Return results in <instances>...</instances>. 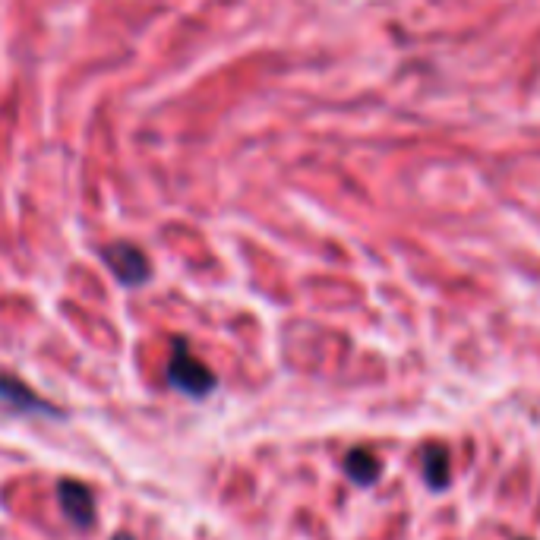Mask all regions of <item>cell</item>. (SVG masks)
<instances>
[{"mask_svg":"<svg viewBox=\"0 0 540 540\" xmlns=\"http://www.w3.org/2000/svg\"><path fill=\"white\" fill-rule=\"evenodd\" d=\"M168 386L180 395L193 398V402H203L218 389V376L196 360L190 351L187 338H171V357H168Z\"/></svg>","mask_w":540,"mask_h":540,"instance_id":"cell-1","label":"cell"},{"mask_svg":"<svg viewBox=\"0 0 540 540\" xmlns=\"http://www.w3.org/2000/svg\"><path fill=\"white\" fill-rule=\"evenodd\" d=\"M102 259H105V266L114 272V278L120 285H127V288H139V285H146L149 282V259L146 253L133 247V244H108L102 250Z\"/></svg>","mask_w":540,"mask_h":540,"instance_id":"cell-2","label":"cell"},{"mask_svg":"<svg viewBox=\"0 0 540 540\" xmlns=\"http://www.w3.org/2000/svg\"><path fill=\"white\" fill-rule=\"evenodd\" d=\"M0 405H7L10 411H19V414H45L54 420H64V411L57 405L45 402L32 386H26L19 376L4 373V370H0Z\"/></svg>","mask_w":540,"mask_h":540,"instance_id":"cell-3","label":"cell"},{"mask_svg":"<svg viewBox=\"0 0 540 540\" xmlns=\"http://www.w3.org/2000/svg\"><path fill=\"white\" fill-rule=\"evenodd\" d=\"M57 503H60V512L64 518L79 528V531H89L95 525V496L86 484H79V480H60L57 484Z\"/></svg>","mask_w":540,"mask_h":540,"instance_id":"cell-4","label":"cell"},{"mask_svg":"<svg viewBox=\"0 0 540 540\" xmlns=\"http://www.w3.org/2000/svg\"><path fill=\"white\" fill-rule=\"evenodd\" d=\"M345 471H348V477L354 480V484L367 487L379 477V458L370 449H354L345 458Z\"/></svg>","mask_w":540,"mask_h":540,"instance_id":"cell-5","label":"cell"},{"mask_svg":"<svg viewBox=\"0 0 540 540\" xmlns=\"http://www.w3.org/2000/svg\"><path fill=\"white\" fill-rule=\"evenodd\" d=\"M424 474H427V484L436 490L449 484V452L443 446L424 449Z\"/></svg>","mask_w":540,"mask_h":540,"instance_id":"cell-6","label":"cell"},{"mask_svg":"<svg viewBox=\"0 0 540 540\" xmlns=\"http://www.w3.org/2000/svg\"><path fill=\"white\" fill-rule=\"evenodd\" d=\"M111 540H136V537H133V534H124V531H120V534H114Z\"/></svg>","mask_w":540,"mask_h":540,"instance_id":"cell-7","label":"cell"}]
</instances>
